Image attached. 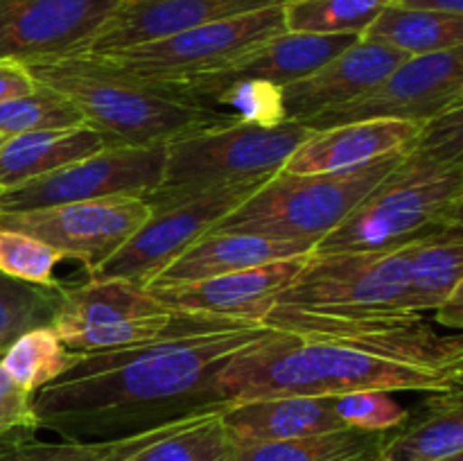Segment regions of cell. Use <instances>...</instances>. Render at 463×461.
<instances>
[{
	"label": "cell",
	"mask_w": 463,
	"mask_h": 461,
	"mask_svg": "<svg viewBox=\"0 0 463 461\" xmlns=\"http://www.w3.org/2000/svg\"><path fill=\"white\" fill-rule=\"evenodd\" d=\"M262 330L256 324L80 353L66 373L32 396L39 429H50L63 441L95 443L224 411L231 402L217 384L220 371Z\"/></svg>",
	"instance_id": "6da1fadb"
},
{
	"label": "cell",
	"mask_w": 463,
	"mask_h": 461,
	"mask_svg": "<svg viewBox=\"0 0 463 461\" xmlns=\"http://www.w3.org/2000/svg\"><path fill=\"white\" fill-rule=\"evenodd\" d=\"M461 107L425 122L392 172L315 251L393 249L463 224Z\"/></svg>",
	"instance_id": "7a4b0ae2"
},
{
	"label": "cell",
	"mask_w": 463,
	"mask_h": 461,
	"mask_svg": "<svg viewBox=\"0 0 463 461\" xmlns=\"http://www.w3.org/2000/svg\"><path fill=\"white\" fill-rule=\"evenodd\" d=\"M265 328V325H262ZM463 375L398 364L339 343L265 328L220 371V391L231 405L265 396H339L380 391H461Z\"/></svg>",
	"instance_id": "3957f363"
},
{
	"label": "cell",
	"mask_w": 463,
	"mask_h": 461,
	"mask_svg": "<svg viewBox=\"0 0 463 461\" xmlns=\"http://www.w3.org/2000/svg\"><path fill=\"white\" fill-rule=\"evenodd\" d=\"M25 68L36 84L71 99L84 125L102 131L116 145H167L240 120L176 86L131 77L89 52L27 63Z\"/></svg>",
	"instance_id": "277c9868"
},
{
	"label": "cell",
	"mask_w": 463,
	"mask_h": 461,
	"mask_svg": "<svg viewBox=\"0 0 463 461\" xmlns=\"http://www.w3.org/2000/svg\"><path fill=\"white\" fill-rule=\"evenodd\" d=\"M258 321L170 310L152 289L122 278H93L63 287L50 325L68 351L93 353L154 339L199 337Z\"/></svg>",
	"instance_id": "5b68a950"
},
{
	"label": "cell",
	"mask_w": 463,
	"mask_h": 461,
	"mask_svg": "<svg viewBox=\"0 0 463 461\" xmlns=\"http://www.w3.org/2000/svg\"><path fill=\"white\" fill-rule=\"evenodd\" d=\"M402 154L405 149L353 170L324 174L280 170L211 230L256 233L317 247L396 167Z\"/></svg>",
	"instance_id": "8992f818"
},
{
	"label": "cell",
	"mask_w": 463,
	"mask_h": 461,
	"mask_svg": "<svg viewBox=\"0 0 463 461\" xmlns=\"http://www.w3.org/2000/svg\"><path fill=\"white\" fill-rule=\"evenodd\" d=\"M258 321L265 328L339 343L387 362L463 375L459 334H441L419 312L274 306Z\"/></svg>",
	"instance_id": "52a82bcc"
},
{
	"label": "cell",
	"mask_w": 463,
	"mask_h": 461,
	"mask_svg": "<svg viewBox=\"0 0 463 461\" xmlns=\"http://www.w3.org/2000/svg\"><path fill=\"white\" fill-rule=\"evenodd\" d=\"M262 183L265 181H233L203 188H156L145 197L152 208L147 220L90 276L131 280L147 287L154 276L161 274Z\"/></svg>",
	"instance_id": "ba28073f"
},
{
	"label": "cell",
	"mask_w": 463,
	"mask_h": 461,
	"mask_svg": "<svg viewBox=\"0 0 463 461\" xmlns=\"http://www.w3.org/2000/svg\"><path fill=\"white\" fill-rule=\"evenodd\" d=\"M312 136L301 122L279 127L229 122L167 143L158 188H203L233 181H267L279 174L298 145Z\"/></svg>",
	"instance_id": "9c48e42d"
},
{
	"label": "cell",
	"mask_w": 463,
	"mask_h": 461,
	"mask_svg": "<svg viewBox=\"0 0 463 461\" xmlns=\"http://www.w3.org/2000/svg\"><path fill=\"white\" fill-rule=\"evenodd\" d=\"M407 247L410 244L393 249L312 251L303 258L297 278L271 301L269 307H364L416 312Z\"/></svg>",
	"instance_id": "30bf717a"
},
{
	"label": "cell",
	"mask_w": 463,
	"mask_h": 461,
	"mask_svg": "<svg viewBox=\"0 0 463 461\" xmlns=\"http://www.w3.org/2000/svg\"><path fill=\"white\" fill-rule=\"evenodd\" d=\"M280 32H285L283 5H274L258 12L206 23L167 39L95 57L138 80L175 84L222 71Z\"/></svg>",
	"instance_id": "8fae6325"
},
{
	"label": "cell",
	"mask_w": 463,
	"mask_h": 461,
	"mask_svg": "<svg viewBox=\"0 0 463 461\" xmlns=\"http://www.w3.org/2000/svg\"><path fill=\"white\" fill-rule=\"evenodd\" d=\"M167 145H111L89 158L0 190V212H25L107 197H147L161 185Z\"/></svg>",
	"instance_id": "7c38bea8"
},
{
	"label": "cell",
	"mask_w": 463,
	"mask_h": 461,
	"mask_svg": "<svg viewBox=\"0 0 463 461\" xmlns=\"http://www.w3.org/2000/svg\"><path fill=\"white\" fill-rule=\"evenodd\" d=\"M463 48L410 57L383 81L360 98L328 108L303 125L307 129H328L362 120H411L432 118L463 107Z\"/></svg>",
	"instance_id": "4fadbf2b"
},
{
	"label": "cell",
	"mask_w": 463,
	"mask_h": 461,
	"mask_svg": "<svg viewBox=\"0 0 463 461\" xmlns=\"http://www.w3.org/2000/svg\"><path fill=\"white\" fill-rule=\"evenodd\" d=\"M145 197H107L25 212H0V229L21 230L90 271L111 258L149 217Z\"/></svg>",
	"instance_id": "5bb4252c"
},
{
	"label": "cell",
	"mask_w": 463,
	"mask_h": 461,
	"mask_svg": "<svg viewBox=\"0 0 463 461\" xmlns=\"http://www.w3.org/2000/svg\"><path fill=\"white\" fill-rule=\"evenodd\" d=\"M120 0H0V61L27 63L81 54Z\"/></svg>",
	"instance_id": "9a60e30c"
},
{
	"label": "cell",
	"mask_w": 463,
	"mask_h": 461,
	"mask_svg": "<svg viewBox=\"0 0 463 461\" xmlns=\"http://www.w3.org/2000/svg\"><path fill=\"white\" fill-rule=\"evenodd\" d=\"M357 39L360 36L355 34H301L285 30L262 41L222 71L175 81L172 86L208 104L213 95L242 80H262L276 86H288L319 71L326 61L337 57Z\"/></svg>",
	"instance_id": "2e32d148"
},
{
	"label": "cell",
	"mask_w": 463,
	"mask_h": 461,
	"mask_svg": "<svg viewBox=\"0 0 463 461\" xmlns=\"http://www.w3.org/2000/svg\"><path fill=\"white\" fill-rule=\"evenodd\" d=\"M274 5L283 0H120L86 52L111 54Z\"/></svg>",
	"instance_id": "e0dca14e"
},
{
	"label": "cell",
	"mask_w": 463,
	"mask_h": 461,
	"mask_svg": "<svg viewBox=\"0 0 463 461\" xmlns=\"http://www.w3.org/2000/svg\"><path fill=\"white\" fill-rule=\"evenodd\" d=\"M405 52L375 41L357 39L346 50L326 61L319 71L283 86V104L288 120L306 122L328 108L342 107L396 71Z\"/></svg>",
	"instance_id": "ac0fdd59"
},
{
	"label": "cell",
	"mask_w": 463,
	"mask_h": 461,
	"mask_svg": "<svg viewBox=\"0 0 463 461\" xmlns=\"http://www.w3.org/2000/svg\"><path fill=\"white\" fill-rule=\"evenodd\" d=\"M303 258L267 262V265L251 267V269L231 271V274L199 280V283L161 287L152 289V292L158 301L176 312L258 321L269 310L271 301L297 278Z\"/></svg>",
	"instance_id": "d6986e66"
},
{
	"label": "cell",
	"mask_w": 463,
	"mask_h": 461,
	"mask_svg": "<svg viewBox=\"0 0 463 461\" xmlns=\"http://www.w3.org/2000/svg\"><path fill=\"white\" fill-rule=\"evenodd\" d=\"M423 125L411 120H362L317 129L285 163L283 172L324 174L366 165L387 154L407 149Z\"/></svg>",
	"instance_id": "ffe728a7"
},
{
	"label": "cell",
	"mask_w": 463,
	"mask_h": 461,
	"mask_svg": "<svg viewBox=\"0 0 463 461\" xmlns=\"http://www.w3.org/2000/svg\"><path fill=\"white\" fill-rule=\"evenodd\" d=\"M315 247L297 240L267 238L256 233L235 230H208L206 235L190 244L179 258L170 262L158 276H154L147 289L176 287V285L199 283L231 271L251 269L276 260L310 256Z\"/></svg>",
	"instance_id": "44dd1931"
},
{
	"label": "cell",
	"mask_w": 463,
	"mask_h": 461,
	"mask_svg": "<svg viewBox=\"0 0 463 461\" xmlns=\"http://www.w3.org/2000/svg\"><path fill=\"white\" fill-rule=\"evenodd\" d=\"M233 446L292 441L346 429L335 411V396H265L235 402L222 411Z\"/></svg>",
	"instance_id": "7402d4cb"
},
{
	"label": "cell",
	"mask_w": 463,
	"mask_h": 461,
	"mask_svg": "<svg viewBox=\"0 0 463 461\" xmlns=\"http://www.w3.org/2000/svg\"><path fill=\"white\" fill-rule=\"evenodd\" d=\"M111 145L116 143L89 125L9 136L0 147V190L50 174Z\"/></svg>",
	"instance_id": "603a6c76"
},
{
	"label": "cell",
	"mask_w": 463,
	"mask_h": 461,
	"mask_svg": "<svg viewBox=\"0 0 463 461\" xmlns=\"http://www.w3.org/2000/svg\"><path fill=\"white\" fill-rule=\"evenodd\" d=\"M423 411L392 429L380 459L448 461L463 455L461 391L428 393Z\"/></svg>",
	"instance_id": "cb8c5ba5"
},
{
	"label": "cell",
	"mask_w": 463,
	"mask_h": 461,
	"mask_svg": "<svg viewBox=\"0 0 463 461\" xmlns=\"http://www.w3.org/2000/svg\"><path fill=\"white\" fill-rule=\"evenodd\" d=\"M231 447L222 411H208L134 434L111 461H220Z\"/></svg>",
	"instance_id": "d4e9b609"
},
{
	"label": "cell",
	"mask_w": 463,
	"mask_h": 461,
	"mask_svg": "<svg viewBox=\"0 0 463 461\" xmlns=\"http://www.w3.org/2000/svg\"><path fill=\"white\" fill-rule=\"evenodd\" d=\"M407 251L416 312L437 310L463 285V224L423 235L410 242Z\"/></svg>",
	"instance_id": "484cf974"
},
{
	"label": "cell",
	"mask_w": 463,
	"mask_h": 461,
	"mask_svg": "<svg viewBox=\"0 0 463 461\" xmlns=\"http://www.w3.org/2000/svg\"><path fill=\"white\" fill-rule=\"evenodd\" d=\"M392 432L337 429L292 441L233 446L220 461H378Z\"/></svg>",
	"instance_id": "4316f807"
},
{
	"label": "cell",
	"mask_w": 463,
	"mask_h": 461,
	"mask_svg": "<svg viewBox=\"0 0 463 461\" xmlns=\"http://www.w3.org/2000/svg\"><path fill=\"white\" fill-rule=\"evenodd\" d=\"M360 39L396 48L407 57L463 48V16L389 3Z\"/></svg>",
	"instance_id": "83f0119b"
},
{
	"label": "cell",
	"mask_w": 463,
	"mask_h": 461,
	"mask_svg": "<svg viewBox=\"0 0 463 461\" xmlns=\"http://www.w3.org/2000/svg\"><path fill=\"white\" fill-rule=\"evenodd\" d=\"M80 353L68 351L52 330V325H39L18 334L0 355V366L14 384L36 393L45 384L54 382L77 362Z\"/></svg>",
	"instance_id": "f1b7e54d"
},
{
	"label": "cell",
	"mask_w": 463,
	"mask_h": 461,
	"mask_svg": "<svg viewBox=\"0 0 463 461\" xmlns=\"http://www.w3.org/2000/svg\"><path fill=\"white\" fill-rule=\"evenodd\" d=\"M389 0H288L285 30L301 34L362 36Z\"/></svg>",
	"instance_id": "f546056e"
},
{
	"label": "cell",
	"mask_w": 463,
	"mask_h": 461,
	"mask_svg": "<svg viewBox=\"0 0 463 461\" xmlns=\"http://www.w3.org/2000/svg\"><path fill=\"white\" fill-rule=\"evenodd\" d=\"M61 292V285L25 283L0 271V351L18 334L50 325Z\"/></svg>",
	"instance_id": "4dcf8cb0"
},
{
	"label": "cell",
	"mask_w": 463,
	"mask_h": 461,
	"mask_svg": "<svg viewBox=\"0 0 463 461\" xmlns=\"http://www.w3.org/2000/svg\"><path fill=\"white\" fill-rule=\"evenodd\" d=\"M84 125L80 108L57 90L34 81V89L25 95L0 102V136L30 134L45 129H71Z\"/></svg>",
	"instance_id": "1f68e13d"
},
{
	"label": "cell",
	"mask_w": 463,
	"mask_h": 461,
	"mask_svg": "<svg viewBox=\"0 0 463 461\" xmlns=\"http://www.w3.org/2000/svg\"><path fill=\"white\" fill-rule=\"evenodd\" d=\"M213 107H220L238 116L242 122L258 127H279L288 122L283 104V86L262 80H242L229 84L211 98Z\"/></svg>",
	"instance_id": "d6a6232c"
},
{
	"label": "cell",
	"mask_w": 463,
	"mask_h": 461,
	"mask_svg": "<svg viewBox=\"0 0 463 461\" xmlns=\"http://www.w3.org/2000/svg\"><path fill=\"white\" fill-rule=\"evenodd\" d=\"M61 260L50 244L21 233L0 229V271L12 278L34 285H59L54 280V267Z\"/></svg>",
	"instance_id": "836d02e7"
},
{
	"label": "cell",
	"mask_w": 463,
	"mask_h": 461,
	"mask_svg": "<svg viewBox=\"0 0 463 461\" xmlns=\"http://www.w3.org/2000/svg\"><path fill=\"white\" fill-rule=\"evenodd\" d=\"M335 411L339 420L351 429L362 432H392L407 420L410 411L380 389H360L335 396Z\"/></svg>",
	"instance_id": "e575fe53"
},
{
	"label": "cell",
	"mask_w": 463,
	"mask_h": 461,
	"mask_svg": "<svg viewBox=\"0 0 463 461\" xmlns=\"http://www.w3.org/2000/svg\"><path fill=\"white\" fill-rule=\"evenodd\" d=\"M127 443H129V437L95 443H41L32 438L25 446L18 447L14 455L0 461H111L113 456L125 450Z\"/></svg>",
	"instance_id": "d590c367"
},
{
	"label": "cell",
	"mask_w": 463,
	"mask_h": 461,
	"mask_svg": "<svg viewBox=\"0 0 463 461\" xmlns=\"http://www.w3.org/2000/svg\"><path fill=\"white\" fill-rule=\"evenodd\" d=\"M32 396L25 389L12 382L0 366V437L16 432H39Z\"/></svg>",
	"instance_id": "8d00e7d4"
},
{
	"label": "cell",
	"mask_w": 463,
	"mask_h": 461,
	"mask_svg": "<svg viewBox=\"0 0 463 461\" xmlns=\"http://www.w3.org/2000/svg\"><path fill=\"white\" fill-rule=\"evenodd\" d=\"M34 89V80L21 63L0 61V102L25 95Z\"/></svg>",
	"instance_id": "74e56055"
},
{
	"label": "cell",
	"mask_w": 463,
	"mask_h": 461,
	"mask_svg": "<svg viewBox=\"0 0 463 461\" xmlns=\"http://www.w3.org/2000/svg\"><path fill=\"white\" fill-rule=\"evenodd\" d=\"M432 312H437V321L441 325H446V328H452V330H461L463 328V285L461 287H457L455 292H452L450 296H448L446 301Z\"/></svg>",
	"instance_id": "f35d334b"
},
{
	"label": "cell",
	"mask_w": 463,
	"mask_h": 461,
	"mask_svg": "<svg viewBox=\"0 0 463 461\" xmlns=\"http://www.w3.org/2000/svg\"><path fill=\"white\" fill-rule=\"evenodd\" d=\"M402 7L423 9V12H437V14H455L463 16V0H401Z\"/></svg>",
	"instance_id": "ab89813d"
},
{
	"label": "cell",
	"mask_w": 463,
	"mask_h": 461,
	"mask_svg": "<svg viewBox=\"0 0 463 461\" xmlns=\"http://www.w3.org/2000/svg\"><path fill=\"white\" fill-rule=\"evenodd\" d=\"M3 143H5V136H0V147H3Z\"/></svg>",
	"instance_id": "60d3db41"
},
{
	"label": "cell",
	"mask_w": 463,
	"mask_h": 461,
	"mask_svg": "<svg viewBox=\"0 0 463 461\" xmlns=\"http://www.w3.org/2000/svg\"><path fill=\"white\" fill-rule=\"evenodd\" d=\"M389 3H401V0H389Z\"/></svg>",
	"instance_id": "b9f144b4"
},
{
	"label": "cell",
	"mask_w": 463,
	"mask_h": 461,
	"mask_svg": "<svg viewBox=\"0 0 463 461\" xmlns=\"http://www.w3.org/2000/svg\"><path fill=\"white\" fill-rule=\"evenodd\" d=\"M0 355H3V351H0Z\"/></svg>",
	"instance_id": "7bdbcfd3"
},
{
	"label": "cell",
	"mask_w": 463,
	"mask_h": 461,
	"mask_svg": "<svg viewBox=\"0 0 463 461\" xmlns=\"http://www.w3.org/2000/svg\"><path fill=\"white\" fill-rule=\"evenodd\" d=\"M283 3H288V0H283Z\"/></svg>",
	"instance_id": "ee69618b"
},
{
	"label": "cell",
	"mask_w": 463,
	"mask_h": 461,
	"mask_svg": "<svg viewBox=\"0 0 463 461\" xmlns=\"http://www.w3.org/2000/svg\"><path fill=\"white\" fill-rule=\"evenodd\" d=\"M378 461H384V459H378Z\"/></svg>",
	"instance_id": "f6af8a7d"
}]
</instances>
